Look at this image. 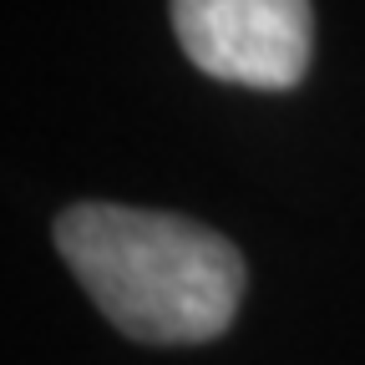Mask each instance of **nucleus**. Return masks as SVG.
I'll return each mask as SVG.
<instances>
[{
  "mask_svg": "<svg viewBox=\"0 0 365 365\" xmlns=\"http://www.w3.org/2000/svg\"><path fill=\"white\" fill-rule=\"evenodd\" d=\"M51 239L91 304L143 345H203L239 314L244 254L198 218L76 203Z\"/></svg>",
  "mask_w": 365,
  "mask_h": 365,
  "instance_id": "1",
  "label": "nucleus"
},
{
  "mask_svg": "<svg viewBox=\"0 0 365 365\" xmlns=\"http://www.w3.org/2000/svg\"><path fill=\"white\" fill-rule=\"evenodd\" d=\"M173 36L203 76L249 91H289L309 71V0H168Z\"/></svg>",
  "mask_w": 365,
  "mask_h": 365,
  "instance_id": "2",
  "label": "nucleus"
}]
</instances>
